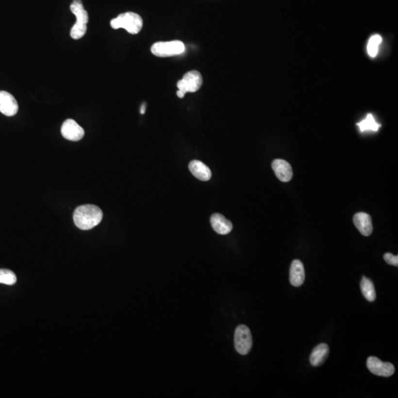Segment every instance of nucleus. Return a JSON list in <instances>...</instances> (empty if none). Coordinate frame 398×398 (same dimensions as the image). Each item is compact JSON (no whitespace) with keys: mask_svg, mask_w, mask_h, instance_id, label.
Masks as SVG:
<instances>
[{"mask_svg":"<svg viewBox=\"0 0 398 398\" xmlns=\"http://www.w3.org/2000/svg\"><path fill=\"white\" fill-rule=\"evenodd\" d=\"M103 212L93 204L80 206L73 214L74 223L82 230H89L98 226L103 219Z\"/></svg>","mask_w":398,"mask_h":398,"instance_id":"1","label":"nucleus"},{"mask_svg":"<svg viewBox=\"0 0 398 398\" xmlns=\"http://www.w3.org/2000/svg\"><path fill=\"white\" fill-rule=\"evenodd\" d=\"M70 10L76 17V22L71 29L70 35L73 39H80L84 36L87 31L89 15L84 9L82 0H74L71 4Z\"/></svg>","mask_w":398,"mask_h":398,"instance_id":"2","label":"nucleus"},{"mask_svg":"<svg viewBox=\"0 0 398 398\" xmlns=\"http://www.w3.org/2000/svg\"><path fill=\"white\" fill-rule=\"evenodd\" d=\"M113 29L119 28L127 31L131 34H137L143 28V18L139 14L133 12H127L119 14L116 18H113L110 22Z\"/></svg>","mask_w":398,"mask_h":398,"instance_id":"3","label":"nucleus"},{"mask_svg":"<svg viewBox=\"0 0 398 398\" xmlns=\"http://www.w3.org/2000/svg\"><path fill=\"white\" fill-rule=\"evenodd\" d=\"M185 50L184 44L181 41L156 42L152 45V53L157 57L166 58L183 53Z\"/></svg>","mask_w":398,"mask_h":398,"instance_id":"4","label":"nucleus"},{"mask_svg":"<svg viewBox=\"0 0 398 398\" xmlns=\"http://www.w3.org/2000/svg\"><path fill=\"white\" fill-rule=\"evenodd\" d=\"M234 347L241 355H247L252 348V336L248 327L239 325L234 332Z\"/></svg>","mask_w":398,"mask_h":398,"instance_id":"5","label":"nucleus"},{"mask_svg":"<svg viewBox=\"0 0 398 398\" xmlns=\"http://www.w3.org/2000/svg\"><path fill=\"white\" fill-rule=\"evenodd\" d=\"M203 78L201 73L198 71L193 70L187 72L177 83L179 90L184 93L196 92L202 86Z\"/></svg>","mask_w":398,"mask_h":398,"instance_id":"6","label":"nucleus"},{"mask_svg":"<svg viewBox=\"0 0 398 398\" xmlns=\"http://www.w3.org/2000/svg\"><path fill=\"white\" fill-rule=\"evenodd\" d=\"M368 369L378 376L389 377L395 373V366L389 362H383L376 357L368 358L366 362Z\"/></svg>","mask_w":398,"mask_h":398,"instance_id":"7","label":"nucleus"},{"mask_svg":"<svg viewBox=\"0 0 398 398\" xmlns=\"http://www.w3.org/2000/svg\"><path fill=\"white\" fill-rule=\"evenodd\" d=\"M61 132L62 136L69 141H79L85 134L83 128L72 119H68L65 121L62 125Z\"/></svg>","mask_w":398,"mask_h":398,"instance_id":"8","label":"nucleus"},{"mask_svg":"<svg viewBox=\"0 0 398 398\" xmlns=\"http://www.w3.org/2000/svg\"><path fill=\"white\" fill-rule=\"evenodd\" d=\"M18 105L17 100L9 92L0 91V112L5 116H12L17 115Z\"/></svg>","mask_w":398,"mask_h":398,"instance_id":"9","label":"nucleus"},{"mask_svg":"<svg viewBox=\"0 0 398 398\" xmlns=\"http://www.w3.org/2000/svg\"><path fill=\"white\" fill-rule=\"evenodd\" d=\"M271 166H272L273 170H274L276 176L281 182H288L292 179V167L288 162L283 160V159H275L273 161Z\"/></svg>","mask_w":398,"mask_h":398,"instance_id":"10","label":"nucleus"},{"mask_svg":"<svg viewBox=\"0 0 398 398\" xmlns=\"http://www.w3.org/2000/svg\"><path fill=\"white\" fill-rule=\"evenodd\" d=\"M353 223L358 231L364 236H369L373 231L372 218L366 213H356L353 216Z\"/></svg>","mask_w":398,"mask_h":398,"instance_id":"11","label":"nucleus"},{"mask_svg":"<svg viewBox=\"0 0 398 398\" xmlns=\"http://www.w3.org/2000/svg\"><path fill=\"white\" fill-rule=\"evenodd\" d=\"M305 279L303 264L298 260H294L290 268V282L295 287H299L304 283Z\"/></svg>","mask_w":398,"mask_h":398,"instance_id":"12","label":"nucleus"},{"mask_svg":"<svg viewBox=\"0 0 398 398\" xmlns=\"http://www.w3.org/2000/svg\"><path fill=\"white\" fill-rule=\"evenodd\" d=\"M210 223L213 230L219 234H229L232 230L233 226L231 221H229L222 215L216 213L210 217Z\"/></svg>","mask_w":398,"mask_h":398,"instance_id":"13","label":"nucleus"},{"mask_svg":"<svg viewBox=\"0 0 398 398\" xmlns=\"http://www.w3.org/2000/svg\"><path fill=\"white\" fill-rule=\"evenodd\" d=\"M189 169L192 174L199 180L207 182L211 179V170L202 162L193 160L189 164Z\"/></svg>","mask_w":398,"mask_h":398,"instance_id":"14","label":"nucleus"},{"mask_svg":"<svg viewBox=\"0 0 398 398\" xmlns=\"http://www.w3.org/2000/svg\"><path fill=\"white\" fill-rule=\"evenodd\" d=\"M329 347L326 344H320L315 347L310 357V362L314 366L322 365L329 355Z\"/></svg>","mask_w":398,"mask_h":398,"instance_id":"15","label":"nucleus"},{"mask_svg":"<svg viewBox=\"0 0 398 398\" xmlns=\"http://www.w3.org/2000/svg\"><path fill=\"white\" fill-rule=\"evenodd\" d=\"M361 290L364 297L367 299L369 302H374L376 298V293H375V287L372 281L367 277H364L361 281Z\"/></svg>","mask_w":398,"mask_h":398,"instance_id":"16","label":"nucleus"},{"mask_svg":"<svg viewBox=\"0 0 398 398\" xmlns=\"http://www.w3.org/2000/svg\"><path fill=\"white\" fill-rule=\"evenodd\" d=\"M357 126L359 127V129L362 132L369 130L377 132L379 128L381 126V125L376 123L372 114H368L367 116L364 119L363 121L357 123Z\"/></svg>","mask_w":398,"mask_h":398,"instance_id":"17","label":"nucleus"},{"mask_svg":"<svg viewBox=\"0 0 398 398\" xmlns=\"http://www.w3.org/2000/svg\"><path fill=\"white\" fill-rule=\"evenodd\" d=\"M382 42V37L380 35H372L369 38L367 45V52L369 56L375 58L378 55V49Z\"/></svg>","mask_w":398,"mask_h":398,"instance_id":"18","label":"nucleus"},{"mask_svg":"<svg viewBox=\"0 0 398 398\" xmlns=\"http://www.w3.org/2000/svg\"><path fill=\"white\" fill-rule=\"evenodd\" d=\"M17 282V276L11 270L0 269V283L12 285Z\"/></svg>","mask_w":398,"mask_h":398,"instance_id":"19","label":"nucleus"},{"mask_svg":"<svg viewBox=\"0 0 398 398\" xmlns=\"http://www.w3.org/2000/svg\"><path fill=\"white\" fill-rule=\"evenodd\" d=\"M385 261L389 265H394V266H398V255H394L392 253H386L383 255Z\"/></svg>","mask_w":398,"mask_h":398,"instance_id":"20","label":"nucleus"},{"mask_svg":"<svg viewBox=\"0 0 398 398\" xmlns=\"http://www.w3.org/2000/svg\"><path fill=\"white\" fill-rule=\"evenodd\" d=\"M146 103H143V104L141 106V108H140V113H141L142 115H144V114L146 113Z\"/></svg>","mask_w":398,"mask_h":398,"instance_id":"21","label":"nucleus"},{"mask_svg":"<svg viewBox=\"0 0 398 398\" xmlns=\"http://www.w3.org/2000/svg\"><path fill=\"white\" fill-rule=\"evenodd\" d=\"M176 94H177V96L179 97V98H183L184 95H185V93H184V92L181 90H178L177 93Z\"/></svg>","mask_w":398,"mask_h":398,"instance_id":"22","label":"nucleus"}]
</instances>
